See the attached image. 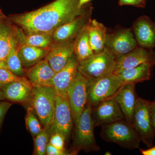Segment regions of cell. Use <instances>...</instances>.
Wrapping results in <instances>:
<instances>
[{
  "instance_id": "obj_12",
  "label": "cell",
  "mask_w": 155,
  "mask_h": 155,
  "mask_svg": "<svg viewBox=\"0 0 155 155\" xmlns=\"http://www.w3.org/2000/svg\"><path fill=\"white\" fill-rule=\"evenodd\" d=\"M144 64L155 66V51L153 49L138 46L127 54L116 58L114 73L117 74L122 70Z\"/></svg>"
},
{
  "instance_id": "obj_14",
  "label": "cell",
  "mask_w": 155,
  "mask_h": 155,
  "mask_svg": "<svg viewBox=\"0 0 155 155\" xmlns=\"http://www.w3.org/2000/svg\"><path fill=\"white\" fill-rule=\"evenodd\" d=\"M132 32L139 46L146 48H155V22L143 15L134 22Z\"/></svg>"
},
{
  "instance_id": "obj_19",
  "label": "cell",
  "mask_w": 155,
  "mask_h": 155,
  "mask_svg": "<svg viewBox=\"0 0 155 155\" xmlns=\"http://www.w3.org/2000/svg\"><path fill=\"white\" fill-rule=\"evenodd\" d=\"M154 66L150 64H142L137 67L122 70L116 74L118 75L122 83L136 84L150 80L151 78Z\"/></svg>"
},
{
  "instance_id": "obj_39",
  "label": "cell",
  "mask_w": 155,
  "mask_h": 155,
  "mask_svg": "<svg viewBox=\"0 0 155 155\" xmlns=\"http://www.w3.org/2000/svg\"><path fill=\"white\" fill-rule=\"evenodd\" d=\"M1 61H1V60H0V62H1Z\"/></svg>"
},
{
  "instance_id": "obj_9",
  "label": "cell",
  "mask_w": 155,
  "mask_h": 155,
  "mask_svg": "<svg viewBox=\"0 0 155 155\" xmlns=\"http://www.w3.org/2000/svg\"><path fill=\"white\" fill-rule=\"evenodd\" d=\"M132 31L129 28L118 26L111 32H108L105 47L116 58L125 54L138 46Z\"/></svg>"
},
{
  "instance_id": "obj_15",
  "label": "cell",
  "mask_w": 155,
  "mask_h": 155,
  "mask_svg": "<svg viewBox=\"0 0 155 155\" xmlns=\"http://www.w3.org/2000/svg\"><path fill=\"white\" fill-rule=\"evenodd\" d=\"M135 84H123L111 97L118 104L124 116V119L132 125V120L137 96L135 92Z\"/></svg>"
},
{
  "instance_id": "obj_35",
  "label": "cell",
  "mask_w": 155,
  "mask_h": 155,
  "mask_svg": "<svg viewBox=\"0 0 155 155\" xmlns=\"http://www.w3.org/2000/svg\"><path fill=\"white\" fill-rule=\"evenodd\" d=\"M140 152L143 155H155V146L150 147L147 149H140Z\"/></svg>"
},
{
  "instance_id": "obj_31",
  "label": "cell",
  "mask_w": 155,
  "mask_h": 155,
  "mask_svg": "<svg viewBox=\"0 0 155 155\" xmlns=\"http://www.w3.org/2000/svg\"><path fill=\"white\" fill-rule=\"evenodd\" d=\"M147 0H119L120 6L128 5L138 8H144L146 5Z\"/></svg>"
},
{
  "instance_id": "obj_22",
  "label": "cell",
  "mask_w": 155,
  "mask_h": 155,
  "mask_svg": "<svg viewBox=\"0 0 155 155\" xmlns=\"http://www.w3.org/2000/svg\"><path fill=\"white\" fill-rule=\"evenodd\" d=\"M31 88L20 82H14L6 84L0 89L5 99L12 101L25 103L29 101Z\"/></svg>"
},
{
  "instance_id": "obj_5",
  "label": "cell",
  "mask_w": 155,
  "mask_h": 155,
  "mask_svg": "<svg viewBox=\"0 0 155 155\" xmlns=\"http://www.w3.org/2000/svg\"><path fill=\"white\" fill-rule=\"evenodd\" d=\"M92 107L88 103L81 115L75 126L74 149L72 153L76 154L81 150L87 152L98 151L101 148L97 143L94 133V125L91 116Z\"/></svg>"
},
{
  "instance_id": "obj_37",
  "label": "cell",
  "mask_w": 155,
  "mask_h": 155,
  "mask_svg": "<svg viewBox=\"0 0 155 155\" xmlns=\"http://www.w3.org/2000/svg\"><path fill=\"white\" fill-rule=\"evenodd\" d=\"M5 96L3 94L2 92L1 91V89H0V101H4L5 100Z\"/></svg>"
},
{
  "instance_id": "obj_17",
  "label": "cell",
  "mask_w": 155,
  "mask_h": 155,
  "mask_svg": "<svg viewBox=\"0 0 155 155\" xmlns=\"http://www.w3.org/2000/svg\"><path fill=\"white\" fill-rule=\"evenodd\" d=\"M75 40L71 41L55 44L45 58L56 73L67 65L74 53Z\"/></svg>"
},
{
  "instance_id": "obj_29",
  "label": "cell",
  "mask_w": 155,
  "mask_h": 155,
  "mask_svg": "<svg viewBox=\"0 0 155 155\" xmlns=\"http://www.w3.org/2000/svg\"><path fill=\"white\" fill-rule=\"evenodd\" d=\"M51 135L50 130L43 128V130L34 138V154L46 155V150L47 146L49 142Z\"/></svg>"
},
{
  "instance_id": "obj_2",
  "label": "cell",
  "mask_w": 155,
  "mask_h": 155,
  "mask_svg": "<svg viewBox=\"0 0 155 155\" xmlns=\"http://www.w3.org/2000/svg\"><path fill=\"white\" fill-rule=\"evenodd\" d=\"M116 65V57L105 48L101 52L79 61L78 71L92 82L114 73Z\"/></svg>"
},
{
  "instance_id": "obj_4",
  "label": "cell",
  "mask_w": 155,
  "mask_h": 155,
  "mask_svg": "<svg viewBox=\"0 0 155 155\" xmlns=\"http://www.w3.org/2000/svg\"><path fill=\"white\" fill-rule=\"evenodd\" d=\"M100 136L104 141L128 150L139 148L141 142L136 130L125 119L102 126Z\"/></svg>"
},
{
  "instance_id": "obj_24",
  "label": "cell",
  "mask_w": 155,
  "mask_h": 155,
  "mask_svg": "<svg viewBox=\"0 0 155 155\" xmlns=\"http://www.w3.org/2000/svg\"><path fill=\"white\" fill-rule=\"evenodd\" d=\"M88 23L79 31L75 40L74 53L79 62L94 54L89 39Z\"/></svg>"
},
{
  "instance_id": "obj_11",
  "label": "cell",
  "mask_w": 155,
  "mask_h": 155,
  "mask_svg": "<svg viewBox=\"0 0 155 155\" xmlns=\"http://www.w3.org/2000/svg\"><path fill=\"white\" fill-rule=\"evenodd\" d=\"M93 10V8L90 3H88L82 14L55 30L52 34L55 44L66 42L75 39L79 31L91 20Z\"/></svg>"
},
{
  "instance_id": "obj_36",
  "label": "cell",
  "mask_w": 155,
  "mask_h": 155,
  "mask_svg": "<svg viewBox=\"0 0 155 155\" xmlns=\"http://www.w3.org/2000/svg\"><path fill=\"white\" fill-rule=\"evenodd\" d=\"M91 0H79V3H78V8H82L84 5L88 4L90 2Z\"/></svg>"
},
{
  "instance_id": "obj_25",
  "label": "cell",
  "mask_w": 155,
  "mask_h": 155,
  "mask_svg": "<svg viewBox=\"0 0 155 155\" xmlns=\"http://www.w3.org/2000/svg\"><path fill=\"white\" fill-rule=\"evenodd\" d=\"M54 42L52 35L37 33L24 35L23 32L20 38V47L23 45L31 46L35 47L46 49L49 47Z\"/></svg>"
},
{
  "instance_id": "obj_33",
  "label": "cell",
  "mask_w": 155,
  "mask_h": 155,
  "mask_svg": "<svg viewBox=\"0 0 155 155\" xmlns=\"http://www.w3.org/2000/svg\"><path fill=\"white\" fill-rule=\"evenodd\" d=\"M66 151H62L55 147L49 143L47 146L46 155H68Z\"/></svg>"
},
{
  "instance_id": "obj_10",
  "label": "cell",
  "mask_w": 155,
  "mask_h": 155,
  "mask_svg": "<svg viewBox=\"0 0 155 155\" xmlns=\"http://www.w3.org/2000/svg\"><path fill=\"white\" fill-rule=\"evenodd\" d=\"M115 73L90 82L87 103L91 107L111 97L123 84Z\"/></svg>"
},
{
  "instance_id": "obj_23",
  "label": "cell",
  "mask_w": 155,
  "mask_h": 155,
  "mask_svg": "<svg viewBox=\"0 0 155 155\" xmlns=\"http://www.w3.org/2000/svg\"><path fill=\"white\" fill-rule=\"evenodd\" d=\"M49 51L31 46L23 45L18 48V54L23 68H28L45 58Z\"/></svg>"
},
{
  "instance_id": "obj_38",
  "label": "cell",
  "mask_w": 155,
  "mask_h": 155,
  "mask_svg": "<svg viewBox=\"0 0 155 155\" xmlns=\"http://www.w3.org/2000/svg\"><path fill=\"white\" fill-rule=\"evenodd\" d=\"M105 155H111V153L110 152H106Z\"/></svg>"
},
{
  "instance_id": "obj_3",
  "label": "cell",
  "mask_w": 155,
  "mask_h": 155,
  "mask_svg": "<svg viewBox=\"0 0 155 155\" xmlns=\"http://www.w3.org/2000/svg\"><path fill=\"white\" fill-rule=\"evenodd\" d=\"M56 93L52 87L32 86L29 101L43 128L50 130L52 125Z\"/></svg>"
},
{
  "instance_id": "obj_27",
  "label": "cell",
  "mask_w": 155,
  "mask_h": 155,
  "mask_svg": "<svg viewBox=\"0 0 155 155\" xmlns=\"http://www.w3.org/2000/svg\"><path fill=\"white\" fill-rule=\"evenodd\" d=\"M19 47H14L11 49L5 59V63L9 70L14 74L23 77L24 70L18 54Z\"/></svg>"
},
{
  "instance_id": "obj_30",
  "label": "cell",
  "mask_w": 155,
  "mask_h": 155,
  "mask_svg": "<svg viewBox=\"0 0 155 155\" xmlns=\"http://www.w3.org/2000/svg\"><path fill=\"white\" fill-rule=\"evenodd\" d=\"M65 140V137L62 134L54 133L51 134L49 143L58 149L65 151L64 149Z\"/></svg>"
},
{
  "instance_id": "obj_7",
  "label": "cell",
  "mask_w": 155,
  "mask_h": 155,
  "mask_svg": "<svg viewBox=\"0 0 155 155\" xmlns=\"http://www.w3.org/2000/svg\"><path fill=\"white\" fill-rule=\"evenodd\" d=\"M90 82L78 71L75 78L67 92L75 126L88 102Z\"/></svg>"
},
{
  "instance_id": "obj_34",
  "label": "cell",
  "mask_w": 155,
  "mask_h": 155,
  "mask_svg": "<svg viewBox=\"0 0 155 155\" xmlns=\"http://www.w3.org/2000/svg\"><path fill=\"white\" fill-rule=\"evenodd\" d=\"M149 111L151 122L155 133V101L152 102L150 101Z\"/></svg>"
},
{
  "instance_id": "obj_20",
  "label": "cell",
  "mask_w": 155,
  "mask_h": 155,
  "mask_svg": "<svg viewBox=\"0 0 155 155\" xmlns=\"http://www.w3.org/2000/svg\"><path fill=\"white\" fill-rule=\"evenodd\" d=\"M20 29L15 30L6 24H0V60H5L11 49L20 47Z\"/></svg>"
},
{
  "instance_id": "obj_21",
  "label": "cell",
  "mask_w": 155,
  "mask_h": 155,
  "mask_svg": "<svg viewBox=\"0 0 155 155\" xmlns=\"http://www.w3.org/2000/svg\"><path fill=\"white\" fill-rule=\"evenodd\" d=\"M88 28L89 39L94 54L101 52L105 47L107 29L95 19L89 21Z\"/></svg>"
},
{
  "instance_id": "obj_6",
  "label": "cell",
  "mask_w": 155,
  "mask_h": 155,
  "mask_svg": "<svg viewBox=\"0 0 155 155\" xmlns=\"http://www.w3.org/2000/svg\"><path fill=\"white\" fill-rule=\"evenodd\" d=\"M150 101L137 97L134 113L132 126L141 142L148 147L153 146L155 138L149 111Z\"/></svg>"
},
{
  "instance_id": "obj_26",
  "label": "cell",
  "mask_w": 155,
  "mask_h": 155,
  "mask_svg": "<svg viewBox=\"0 0 155 155\" xmlns=\"http://www.w3.org/2000/svg\"><path fill=\"white\" fill-rule=\"evenodd\" d=\"M14 82H19L26 86L32 87L28 79L24 77H19L14 74L9 70L5 63V60L0 62V88L8 84Z\"/></svg>"
},
{
  "instance_id": "obj_28",
  "label": "cell",
  "mask_w": 155,
  "mask_h": 155,
  "mask_svg": "<svg viewBox=\"0 0 155 155\" xmlns=\"http://www.w3.org/2000/svg\"><path fill=\"white\" fill-rule=\"evenodd\" d=\"M25 121L26 128L34 138L44 128L36 114L31 107H28L27 109Z\"/></svg>"
},
{
  "instance_id": "obj_16",
  "label": "cell",
  "mask_w": 155,
  "mask_h": 155,
  "mask_svg": "<svg viewBox=\"0 0 155 155\" xmlns=\"http://www.w3.org/2000/svg\"><path fill=\"white\" fill-rule=\"evenodd\" d=\"M78 63L79 61L73 53L67 65L56 73L53 78L52 87L57 94H67L77 74Z\"/></svg>"
},
{
  "instance_id": "obj_32",
  "label": "cell",
  "mask_w": 155,
  "mask_h": 155,
  "mask_svg": "<svg viewBox=\"0 0 155 155\" xmlns=\"http://www.w3.org/2000/svg\"><path fill=\"white\" fill-rule=\"evenodd\" d=\"M12 104L6 101H0V125Z\"/></svg>"
},
{
  "instance_id": "obj_18",
  "label": "cell",
  "mask_w": 155,
  "mask_h": 155,
  "mask_svg": "<svg viewBox=\"0 0 155 155\" xmlns=\"http://www.w3.org/2000/svg\"><path fill=\"white\" fill-rule=\"evenodd\" d=\"M56 72L46 60H42L27 72V79L32 86H51Z\"/></svg>"
},
{
  "instance_id": "obj_1",
  "label": "cell",
  "mask_w": 155,
  "mask_h": 155,
  "mask_svg": "<svg viewBox=\"0 0 155 155\" xmlns=\"http://www.w3.org/2000/svg\"><path fill=\"white\" fill-rule=\"evenodd\" d=\"M79 0H55L37 9L11 17L27 35L37 33L52 35L61 25L72 21L84 11L86 5L78 8Z\"/></svg>"
},
{
  "instance_id": "obj_8",
  "label": "cell",
  "mask_w": 155,
  "mask_h": 155,
  "mask_svg": "<svg viewBox=\"0 0 155 155\" xmlns=\"http://www.w3.org/2000/svg\"><path fill=\"white\" fill-rule=\"evenodd\" d=\"M73 123L67 94H56L54 121L50 129L51 134H61L67 140L71 134Z\"/></svg>"
},
{
  "instance_id": "obj_13",
  "label": "cell",
  "mask_w": 155,
  "mask_h": 155,
  "mask_svg": "<svg viewBox=\"0 0 155 155\" xmlns=\"http://www.w3.org/2000/svg\"><path fill=\"white\" fill-rule=\"evenodd\" d=\"M91 116L94 127L104 126L125 119L118 104L111 99L92 107Z\"/></svg>"
}]
</instances>
